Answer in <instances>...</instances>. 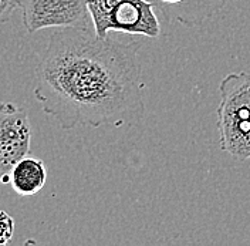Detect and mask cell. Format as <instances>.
<instances>
[{
  "instance_id": "6da1fadb",
  "label": "cell",
  "mask_w": 250,
  "mask_h": 246,
  "mask_svg": "<svg viewBox=\"0 0 250 246\" xmlns=\"http://www.w3.org/2000/svg\"><path fill=\"white\" fill-rule=\"evenodd\" d=\"M142 40L101 39L94 29L54 31L36 68L34 97L62 130L124 127L142 120Z\"/></svg>"
},
{
  "instance_id": "7a4b0ae2",
  "label": "cell",
  "mask_w": 250,
  "mask_h": 246,
  "mask_svg": "<svg viewBox=\"0 0 250 246\" xmlns=\"http://www.w3.org/2000/svg\"><path fill=\"white\" fill-rule=\"evenodd\" d=\"M216 128L222 151L234 159H250V73H230L219 84Z\"/></svg>"
},
{
  "instance_id": "3957f363",
  "label": "cell",
  "mask_w": 250,
  "mask_h": 246,
  "mask_svg": "<svg viewBox=\"0 0 250 246\" xmlns=\"http://www.w3.org/2000/svg\"><path fill=\"white\" fill-rule=\"evenodd\" d=\"M94 31L104 39L109 33H125L156 39L161 23L155 7L148 0H85Z\"/></svg>"
},
{
  "instance_id": "277c9868",
  "label": "cell",
  "mask_w": 250,
  "mask_h": 246,
  "mask_svg": "<svg viewBox=\"0 0 250 246\" xmlns=\"http://www.w3.org/2000/svg\"><path fill=\"white\" fill-rule=\"evenodd\" d=\"M27 33L44 29H94L85 0H20Z\"/></svg>"
},
{
  "instance_id": "5b68a950",
  "label": "cell",
  "mask_w": 250,
  "mask_h": 246,
  "mask_svg": "<svg viewBox=\"0 0 250 246\" xmlns=\"http://www.w3.org/2000/svg\"><path fill=\"white\" fill-rule=\"evenodd\" d=\"M31 127L27 112L15 103L0 101V184L9 182V172L30 153Z\"/></svg>"
},
{
  "instance_id": "8992f818",
  "label": "cell",
  "mask_w": 250,
  "mask_h": 246,
  "mask_svg": "<svg viewBox=\"0 0 250 246\" xmlns=\"http://www.w3.org/2000/svg\"><path fill=\"white\" fill-rule=\"evenodd\" d=\"M162 16L188 27H203L229 0H148Z\"/></svg>"
},
{
  "instance_id": "52a82bcc",
  "label": "cell",
  "mask_w": 250,
  "mask_h": 246,
  "mask_svg": "<svg viewBox=\"0 0 250 246\" xmlns=\"http://www.w3.org/2000/svg\"><path fill=\"white\" fill-rule=\"evenodd\" d=\"M46 181L44 162L29 155L17 161L9 172V182L20 197H31L40 192L44 188Z\"/></svg>"
},
{
  "instance_id": "ba28073f",
  "label": "cell",
  "mask_w": 250,
  "mask_h": 246,
  "mask_svg": "<svg viewBox=\"0 0 250 246\" xmlns=\"http://www.w3.org/2000/svg\"><path fill=\"white\" fill-rule=\"evenodd\" d=\"M15 221L4 211H0V246L12 242L15 236Z\"/></svg>"
},
{
  "instance_id": "9c48e42d",
  "label": "cell",
  "mask_w": 250,
  "mask_h": 246,
  "mask_svg": "<svg viewBox=\"0 0 250 246\" xmlns=\"http://www.w3.org/2000/svg\"><path fill=\"white\" fill-rule=\"evenodd\" d=\"M17 7H20V0H0V23L7 22Z\"/></svg>"
}]
</instances>
